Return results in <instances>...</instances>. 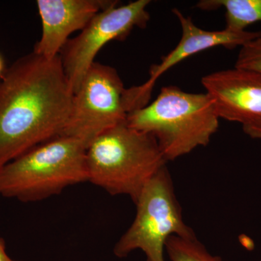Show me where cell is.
Wrapping results in <instances>:
<instances>
[{
  "label": "cell",
  "instance_id": "30bf717a",
  "mask_svg": "<svg viewBox=\"0 0 261 261\" xmlns=\"http://www.w3.org/2000/svg\"><path fill=\"white\" fill-rule=\"evenodd\" d=\"M173 13L181 24V38L172 51L163 56L159 63L151 66L148 80L142 84L146 92L150 94L161 75L189 57L218 46L228 49L241 47L252 39L261 37V32H233L226 29L221 31L203 30L176 8L173 9Z\"/></svg>",
  "mask_w": 261,
  "mask_h": 261
},
{
  "label": "cell",
  "instance_id": "4fadbf2b",
  "mask_svg": "<svg viewBox=\"0 0 261 261\" xmlns=\"http://www.w3.org/2000/svg\"><path fill=\"white\" fill-rule=\"evenodd\" d=\"M235 68L261 73V37L252 39L240 47Z\"/></svg>",
  "mask_w": 261,
  "mask_h": 261
},
{
  "label": "cell",
  "instance_id": "7c38bea8",
  "mask_svg": "<svg viewBox=\"0 0 261 261\" xmlns=\"http://www.w3.org/2000/svg\"><path fill=\"white\" fill-rule=\"evenodd\" d=\"M166 253L171 261H223L221 257L211 254L196 236L171 237L166 243Z\"/></svg>",
  "mask_w": 261,
  "mask_h": 261
},
{
  "label": "cell",
  "instance_id": "9a60e30c",
  "mask_svg": "<svg viewBox=\"0 0 261 261\" xmlns=\"http://www.w3.org/2000/svg\"><path fill=\"white\" fill-rule=\"evenodd\" d=\"M0 261H20L13 260L8 255L6 252L5 241L1 238H0Z\"/></svg>",
  "mask_w": 261,
  "mask_h": 261
},
{
  "label": "cell",
  "instance_id": "52a82bcc",
  "mask_svg": "<svg viewBox=\"0 0 261 261\" xmlns=\"http://www.w3.org/2000/svg\"><path fill=\"white\" fill-rule=\"evenodd\" d=\"M149 3V0H137L113 5L96 15L78 36L68 39L60 57L73 94L106 44L126 39L135 27H146L150 18L147 10Z\"/></svg>",
  "mask_w": 261,
  "mask_h": 261
},
{
  "label": "cell",
  "instance_id": "5bb4252c",
  "mask_svg": "<svg viewBox=\"0 0 261 261\" xmlns=\"http://www.w3.org/2000/svg\"><path fill=\"white\" fill-rule=\"evenodd\" d=\"M243 129L245 134L251 138L261 140V119L245 123L243 125Z\"/></svg>",
  "mask_w": 261,
  "mask_h": 261
},
{
  "label": "cell",
  "instance_id": "8992f818",
  "mask_svg": "<svg viewBox=\"0 0 261 261\" xmlns=\"http://www.w3.org/2000/svg\"><path fill=\"white\" fill-rule=\"evenodd\" d=\"M135 204V219L113 248L116 257L123 258L140 250L147 261H166L168 239L195 237L184 221L167 166L147 182Z\"/></svg>",
  "mask_w": 261,
  "mask_h": 261
},
{
  "label": "cell",
  "instance_id": "277c9868",
  "mask_svg": "<svg viewBox=\"0 0 261 261\" xmlns=\"http://www.w3.org/2000/svg\"><path fill=\"white\" fill-rule=\"evenodd\" d=\"M87 148L61 135L30 149L0 168V195L37 202L88 181Z\"/></svg>",
  "mask_w": 261,
  "mask_h": 261
},
{
  "label": "cell",
  "instance_id": "2e32d148",
  "mask_svg": "<svg viewBox=\"0 0 261 261\" xmlns=\"http://www.w3.org/2000/svg\"><path fill=\"white\" fill-rule=\"evenodd\" d=\"M5 70H6V68H5L4 61H3V57L0 55V79L4 74Z\"/></svg>",
  "mask_w": 261,
  "mask_h": 261
},
{
  "label": "cell",
  "instance_id": "5b68a950",
  "mask_svg": "<svg viewBox=\"0 0 261 261\" xmlns=\"http://www.w3.org/2000/svg\"><path fill=\"white\" fill-rule=\"evenodd\" d=\"M150 97L141 85L126 89L114 68L94 62L73 94L61 135L87 147L98 136L126 123L128 114L147 106Z\"/></svg>",
  "mask_w": 261,
  "mask_h": 261
},
{
  "label": "cell",
  "instance_id": "3957f363",
  "mask_svg": "<svg viewBox=\"0 0 261 261\" xmlns=\"http://www.w3.org/2000/svg\"><path fill=\"white\" fill-rule=\"evenodd\" d=\"M166 163L155 139L126 123L98 136L87 148L88 181L111 195L128 196L135 203Z\"/></svg>",
  "mask_w": 261,
  "mask_h": 261
},
{
  "label": "cell",
  "instance_id": "7a4b0ae2",
  "mask_svg": "<svg viewBox=\"0 0 261 261\" xmlns=\"http://www.w3.org/2000/svg\"><path fill=\"white\" fill-rule=\"evenodd\" d=\"M219 119L208 94L188 93L167 86L151 104L128 114L126 123L152 135L168 162L208 145Z\"/></svg>",
  "mask_w": 261,
  "mask_h": 261
},
{
  "label": "cell",
  "instance_id": "9c48e42d",
  "mask_svg": "<svg viewBox=\"0 0 261 261\" xmlns=\"http://www.w3.org/2000/svg\"><path fill=\"white\" fill-rule=\"evenodd\" d=\"M117 4L111 0H38L42 33L33 51L47 59L59 56L70 34L82 31L99 12Z\"/></svg>",
  "mask_w": 261,
  "mask_h": 261
},
{
  "label": "cell",
  "instance_id": "ba28073f",
  "mask_svg": "<svg viewBox=\"0 0 261 261\" xmlns=\"http://www.w3.org/2000/svg\"><path fill=\"white\" fill-rule=\"evenodd\" d=\"M202 84L220 118L242 125L261 119V73L234 67L205 75Z\"/></svg>",
  "mask_w": 261,
  "mask_h": 261
},
{
  "label": "cell",
  "instance_id": "6da1fadb",
  "mask_svg": "<svg viewBox=\"0 0 261 261\" xmlns=\"http://www.w3.org/2000/svg\"><path fill=\"white\" fill-rule=\"evenodd\" d=\"M73 97L60 56L32 51L7 68L0 79V168L61 136Z\"/></svg>",
  "mask_w": 261,
  "mask_h": 261
},
{
  "label": "cell",
  "instance_id": "8fae6325",
  "mask_svg": "<svg viewBox=\"0 0 261 261\" xmlns=\"http://www.w3.org/2000/svg\"><path fill=\"white\" fill-rule=\"evenodd\" d=\"M202 10L224 8L226 28L244 32L250 24L261 22V0H202L197 4Z\"/></svg>",
  "mask_w": 261,
  "mask_h": 261
}]
</instances>
